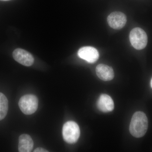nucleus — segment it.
<instances>
[{"mask_svg": "<svg viewBox=\"0 0 152 152\" xmlns=\"http://www.w3.org/2000/svg\"><path fill=\"white\" fill-rule=\"evenodd\" d=\"M148 126V118L142 112H137L133 115L129 126L131 134L134 137L140 138L146 133Z\"/></svg>", "mask_w": 152, "mask_h": 152, "instance_id": "1", "label": "nucleus"}, {"mask_svg": "<svg viewBox=\"0 0 152 152\" xmlns=\"http://www.w3.org/2000/svg\"><path fill=\"white\" fill-rule=\"evenodd\" d=\"M62 133L64 140L66 142L73 144L77 141L80 131L77 123L70 121L66 123L63 126Z\"/></svg>", "mask_w": 152, "mask_h": 152, "instance_id": "2", "label": "nucleus"}, {"mask_svg": "<svg viewBox=\"0 0 152 152\" xmlns=\"http://www.w3.org/2000/svg\"><path fill=\"white\" fill-rule=\"evenodd\" d=\"M129 40L132 46L136 50H141L146 47L148 36L142 29L134 28L129 34Z\"/></svg>", "mask_w": 152, "mask_h": 152, "instance_id": "3", "label": "nucleus"}, {"mask_svg": "<svg viewBox=\"0 0 152 152\" xmlns=\"http://www.w3.org/2000/svg\"><path fill=\"white\" fill-rule=\"evenodd\" d=\"M19 106L21 111L26 115H31L38 109V98L35 95H26L20 99Z\"/></svg>", "mask_w": 152, "mask_h": 152, "instance_id": "4", "label": "nucleus"}, {"mask_svg": "<svg viewBox=\"0 0 152 152\" xmlns=\"http://www.w3.org/2000/svg\"><path fill=\"white\" fill-rule=\"evenodd\" d=\"M126 21V15L121 12H113L107 18L108 23L110 27L114 29L120 30L122 28Z\"/></svg>", "mask_w": 152, "mask_h": 152, "instance_id": "5", "label": "nucleus"}, {"mask_svg": "<svg viewBox=\"0 0 152 152\" xmlns=\"http://www.w3.org/2000/svg\"><path fill=\"white\" fill-rule=\"evenodd\" d=\"M13 57L17 62L26 66L32 65L34 61L32 55L30 53L20 48L15 49L14 51Z\"/></svg>", "mask_w": 152, "mask_h": 152, "instance_id": "6", "label": "nucleus"}, {"mask_svg": "<svg viewBox=\"0 0 152 152\" xmlns=\"http://www.w3.org/2000/svg\"><path fill=\"white\" fill-rule=\"evenodd\" d=\"M77 54L80 58L91 64L96 62L99 58V52L92 47H83L79 50Z\"/></svg>", "mask_w": 152, "mask_h": 152, "instance_id": "7", "label": "nucleus"}, {"mask_svg": "<svg viewBox=\"0 0 152 152\" xmlns=\"http://www.w3.org/2000/svg\"><path fill=\"white\" fill-rule=\"evenodd\" d=\"M98 109L103 113L111 112L114 108L113 101L110 96L107 94L101 95L97 102Z\"/></svg>", "mask_w": 152, "mask_h": 152, "instance_id": "8", "label": "nucleus"}, {"mask_svg": "<svg viewBox=\"0 0 152 152\" xmlns=\"http://www.w3.org/2000/svg\"><path fill=\"white\" fill-rule=\"evenodd\" d=\"M96 73L101 80L104 81L111 80L114 77L113 68L106 65L100 64L96 67Z\"/></svg>", "mask_w": 152, "mask_h": 152, "instance_id": "9", "label": "nucleus"}, {"mask_svg": "<svg viewBox=\"0 0 152 152\" xmlns=\"http://www.w3.org/2000/svg\"><path fill=\"white\" fill-rule=\"evenodd\" d=\"M34 147V142L29 135L23 134L19 139L18 150L20 152L31 151Z\"/></svg>", "mask_w": 152, "mask_h": 152, "instance_id": "10", "label": "nucleus"}, {"mask_svg": "<svg viewBox=\"0 0 152 152\" xmlns=\"http://www.w3.org/2000/svg\"><path fill=\"white\" fill-rule=\"evenodd\" d=\"M9 102L5 96L0 93V121L4 119L8 111Z\"/></svg>", "mask_w": 152, "mask_h": 152, "instance_id": "11", "label": "nucleus"}, {"mask_svg": "<svg viewBox=\"0 0 152 152\" xmlns=\"http://www.w3.org/2000/svg\"><path fill=\"white\" fill-rule=\"evenodd\" d=\"M34 152H48V151L42 148H38L34 151Z\"/></svg>", "mask_w": 152, "mask_h": 152, "instance_id": "12", "label": "nucleus"}, {"mask_svg": "<svg viewBox=\"0 0 152 152\" xmlns=\"http://www.w3.org/2000/svg\"><path fill=\"white\" fill-rule=\"evenodd\" d=\"M151 88H152V78L151 79Z\"/></svg>", "mask_w": 152, "mask_h": 152, "instance_id": "13", "label": "nucleus"}, {"mask_svg": "<svg viewBox=\"0 0 152 152\" xmlns=\"http://www.w3.org/2000/svg\"><path fill=\"white\" fill-rule=\"evenodd\" d=\"M0 1H10V0H0Z\"/></svg>", "mask_w": 152, "mask_h": 152, "instance_id": "14", "label": "nucleus"}]
</instances>
